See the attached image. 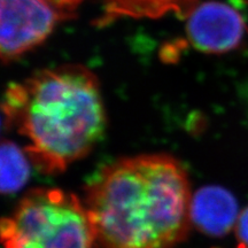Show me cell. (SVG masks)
Wrapping results in <instances>:
<instances>
[{
	"label": "cell",
	"instance_id": "obj_1",
	"mask_svg": "<svg viewBox=\"0 0 248 248\" xmlns=\"http://www.w3.org/2000/svg\"><path fill=\"white\" fill-rule=\"evenodd\" d=\"M191 200L184 166L154 153L101 168L86 187L84 203L100 248H173L190 231Z\"/></svg>",
	"mask_w": 248,
	"mask_h": 248
},
{
	"label": "cell",
	"instance_id": "obj_2",
	"mask_svg": "<svg viewBox=\"0 0 248 248\" xmlns=\"http://www.w3.org/2000/svg\"><path fill=\"white\" fill-rule=\"evenodd\" d=\"M2 125L17 130L31 163L59 175L104 137L107 116L98 77L83 64L44 68L8 84Z\"/></svg>",
	"mask_w": 248,
	"mask_h": 248
},
{
	"label": "cell",
	"instance_id": "obj_3",
	"mask_svg": "<svg viewBox=\"0 0 248 248\" xmlns=\"http://www.w3.org/2000/svg\"><path fill=\"white\" fill-rule=\"evenodd\" d=\"M0 232L4 248H100L85 203L60 188L28 192Z\"/></svg>",
	"mask_w": 248,
	"mask_h": 248
},
{
	"label": "cell",
	"instance_id": "obj_4",
	"mask_svg": "<svg viewBox=\"0 0 248 248\" xmlns=\"http://www.w3.org/2000/svg\"><path fill=\"white\" fill-rule=\"evenodd\" d=\"M74 15L48 0H0V55L4 63L38 47Z\"/></svg>",
	"mask_w": 248,
	"mask_h": 248
},
{
	"label": "cell",
	"instance_id": "obj_5",
	"mask_svg": "<svg viewBox=\"0 0 248 248\" xmlns=\"http://www.w3.org/2000/svg\"><path fill=\"white\" fill-rule=\"evenodd\" d=\"M188 43L206 54H226L243 44L246 23L231 5L218 0L200 1L185 18Z\"/></svg>",
	"mask_w": 248,
	"mask_h": 248
},
{
	"label": "cell",
	"instance_id": "obj_6",
	"mask_svg": "<svg viewBox=\"0 0 248 248\" xmlns=\"http://www.w3.org/2000/svg\"><path fill=\"white\" fill-rule=\"evenodd\" d=\"M239 209L233 194L216 185L203 186L192 195V224L203 233L221 237L235 228Z\"/></svg>",
	"mask_w": 248,
	"mask_h": 248
},
{
	"label": "cell",
	"instance_id": "obj_7",
	"mask_svg": "<svg viewBox=\"0 0 248 248\" xmlns=\"http://www.w3.org/2000/svg\"><path fill=\"white\" fill-rule=\"evenodd\" d=\"M200 0H105L101 15L94 24L106 28L123 18H152L176 15L185 20Z\"/></svg>",
	"mask_w": 248,
	"mask_h": 248
},
{
	"label": "cell",
	"instance_id": "obj_8",
	"mask_svg": "<svg viewBox=\"0 0 248 248\" xmlns=\"http://www.w3.org/2000/svg\"><path fill=\"white\" fill-rule=\"evenodd\" d=\"M30 162L26 151L14 141L2 140L0 148L2 193L13 194L26 185L30 176Z\"/></svg>",
	"mask_w": 248,
	"mask_h": 248
},
{
	"label": "cell",
	"instance_id": "obj_9",
	"mask_svg": "<svg viewBox=\"0 0 248 248\" xmlns=\"http://www.w3.org/2000/svg\"><path fill=\"white\" fill-rule=\"evenodd\" d=\"M235 237L238 240V248H248V206L239 214L235 224Z\"/></svg>",
	"mask_w": 248,
	"mask_h": 248
},
{
	"label": "cell",
	"instance_id": "obj_10",
	"mask_svg": "<svg viewBox=\"0 0 248 248\" xmlns=\"http://www.w3.org/2000/svg\"><path fill=\"white\" fill-rule=\"evenodd\" d=\"M52 4L57 6L58 8L62 9L63 12H66L68 14L75 15V11L77 7L82 4L84 0H48Z\"/></svg>",
	"mask_w": 248,
	"mask_h": 248
}]
</instances>
